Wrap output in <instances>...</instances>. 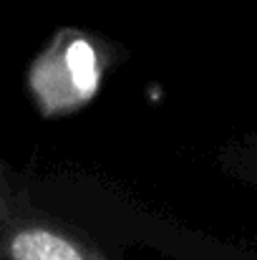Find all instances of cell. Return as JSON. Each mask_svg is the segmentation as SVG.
Masks as SVG:
<instances>
[{"mask_svg": "<svg viewBox=\"0 0 257 260\" xmlns=\"http://www.w3.org/2000/svg\"><path fill=\"white\" fill-rule=\"evenodd\" d=\"M66 63H68L74 86L79 88V93H81V96H91V93L96 91V84H98L96 58H93L91 46H88L86 41H76V43L68 48Z\"/></svg>", "mask_w": 257, "mask_h": 260, "instance_id": "cell-2", "label": "cell"}, {"mask_svg": "<svg viewBox=\"0 0 257 260\" xmlns=\"http://www.w3.org/2000/svg\"><path fill=\"white\" fill-rule=\"evenodd\" d=\"M15 260H81V255L61 238L33 230L23 233L13 243Z\"/></svg>", "mask_w": 257, "mask_h": 260, "instance_id": "cell-1", "label": "cell"}]
</instances>
